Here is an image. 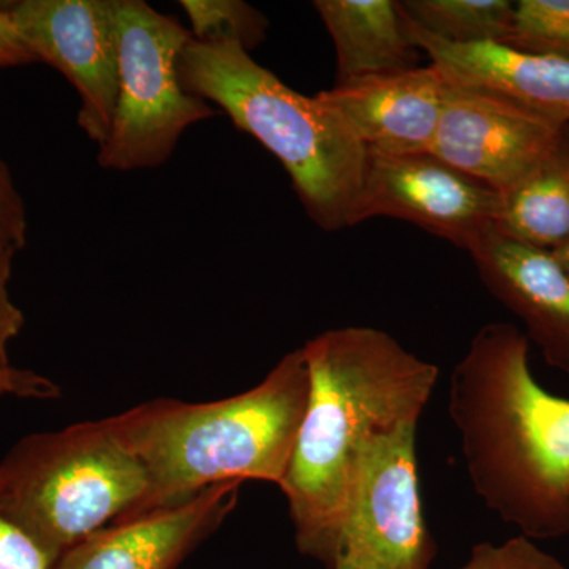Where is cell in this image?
<instances>
[{"instance_id": "obj_1", "label": "cell", "mask_w": 569, "mask_h": 569, "mask_svg": "<svg viewBox=\"0 0 569 569\" xmlns=\"http://www.w3.org/2000/svg\"><path fill=\"white\" fill-rule=\"evenodd\" d=\"M310 392L293 458L280 488L302 556L335 569L340 531L370 445L419 425L438 367L367 326L331 329L302 347Z\"/></svg>"}, {"instance_id": "obj_2", "label": "cell", "mask_w": 569, "mask_h": 569, "mask_svg": "<svg viewBox=\"0 0 569 569\" xmlns=\"http://www.w3.org/2000/svg\"><path fill=\"white\" fill-rule=\"evenodd\" d=\"M529 350L518 326H482L452 370L448 413L475 492L535 541L569 533V399L538 383Z\"/></svg>"}, {"instance_id": "obj_3", "label": "cell", "mask_w": 569, "mask_h": 569, "mask_svg": "<svg viewBox=\"0 0 569 569\" xmlns=\"http://www.w3.org/2000/svg\"><path fill=\"white\" fill-rule=\"evenodd\" d=\"M309 392V367L298 348L241 395L201 403L148 400L108 417L148 481L141 503L123 520L183 503L223 482L253 479L282 488Z\"/></svg>"}, {"instance_id": "obj_4", "label": "cell", "mask_w": 569, "mask_h": 569, "mask_svg": "<svg viewBox=\"0 0 569 569\" xmlns=\"http://www.w3.org/2000/svg\"><path fill=\"white\" fill-rule=\"evenodd\" d=\"M179 74L187 91L222 108L239 130L274 153L313 223L328 233L351 227L367 151L320 93L293 91L233 43L190 40Z\"/></svg>"}, {"instance_id": "obj_5", "label": "cell", "mask_w": 569, "mask_h": 569, "mask_svg": "<svg viewBox=\"0 0 569 569\" xmlns=\"http://www.w3.org/2000/svg\"><path fill=\"white\" fill-rule=\"evenodd\" d=\"M148 481L107 418L21 438L0 460V516L54 563L110 523L129 518Z\"/></svg>"}, {"instance_id": "obj_6", "label": "cell", "mask_w": 569, "mask_h": 569, "mask_svg": "<svg viewBox=\"0 0 569 569\" xmlns=\"http://www.w3.org/2000/svg\"><path fill=\"white\" fill-rule=\"evenodd\" d=\"M119 91L103 170H152L173 156L187 129L216 118L212 104L183 88L179 61L192 40L181 22L142 0H114Z\"/></svg>"}, {"instance_id": "obj_7", "label": "cell", "mask_w": 569, "mask_h": 569, "mask_svg": "<svg viewBox=\"0 0 569 569\" xmlns=\"http://www.w3.org/2000/svg\"><path fill=\"white\" fill-rule=\"evenodd\" d=\"M417 433L418 425L402 426L367 449L348 501L336 567H432L437 548L422 511Z\"/></svg>"}, {"instance_id": "obj_8", "label": "cell", "mask_w": 569, "mask_h": 569, "mask_svg": "<svg viewBox=\"0 0 569 569\" xmlns=\"http://www.w3.org/2000/svg\"><path fill=\"white\" fill-rule=\"evenodd\" d=\"M500 208L497 190L433 153H367L351 227L373 217H392L470 252L496 227Z\"/></svg>"}, {"instance_id": "obj_9", "label": "cell", "mask_w": 569, "mask_h": 569, "mask_svg": "<svg viewBox=\"0 0 569 569\" xmlns=\"http://www.w3.org/2000/svg\"><path fill=\"white\" fill-rule=\"evenodd\" d=\"M7 10L37 61L54 67L77 89L78 126L103 146L119 91L114 0H21Z\"/></svg>"}, {"instance_id": "obj_10", "label": "cell", "mask_w": 569, "mask_h": 569, "mask_svg": "<svg viewBox=\"0 0 569 569\" xmlns=\"http://www.w3.org/2000/svg\"><path fill=\"white\" fill-rule=\"evenodd\" d=\"M567 127L500 93L448 80L430 153L503 193L556 149Z\"/></svg>"}, {"instance_id": "obj_11", "label": "cell", "mask_w": 569, "mask_h": 569, "mask_svg": "<svg viewBox=\"0 0 569 569\" xmlns=\"http://www.w3.org/2000/svg\"><path fill=\"white\" fill-rule=\"evenodd\" d=\"M241 486L223 482L174 507L110 523L63 552L51 569H178L231 515Z\"/></svg>"}, {"instance_id": "obj_12", "label": "cell", "mask_w": 569, "mask_h": 569, "mask_svg": "<svg viewBox=\"0 0 569 569\" xmlns=\"http://www.w3.org/2000/svg\"><path fill=\"white\" fill-rule=\"evenodd\" d=\"M447 86L430 63L340 82L320 96L343 116L367 153L411 156L432 149Z\"/></svg>"}, {"instance_id": "obj_13", "label": "cell", "mask_w": 569, "mask_h": 569, "mask_svg": "<svg viewBox=\"0 0 569 569\" xmlns=\"http://www.w3.org/2000/svg\"><path fill=\"white\" fill-rule=\"evenodd\" d=\"M468 253L489 293L526 326L546 365L569 376V276L553 253L496 227Z\"/></svg>"}, {"instance_id": "obj_14", "label": "cell", "mask_w": 569, "mask_h": 569, "mask_svg": "<svg viewBox=\"0 0 569 569\" xmlns=\"http://www.w3.org/2000/svg\"><path fill=\"white\" fill-rule=\"evenodd\" d=\"M406 20L413 43L449 81L500 93L550 121L569 126V59L497 43L452 44Z\"/></svg>"}, {"instance_id": "obj_15", "label": "cell", "mask_w": 569, "mask_h": 569, "mask_svg": "<svg viewBox=\"0 0 569 569\" xmlns=\"http://www.w3.org/2000/svg\"><path fill=\"white\" fill-rule=\"evenodd\" d=\"M318 17L335 43L337 82L417 69L421 50L395 0H317Z\"/></svg>"}, {"instance_id": "obj_16", "label": "cell", "mask_w": 569, "mask_h": 569, "mask_svg": "<svg viewBox=\"0 0 569 569\" xmlns=\"http://www.w3.org/2000/svg\"><path fill=\"white\" fill-rule=\"evenodd\" d=\"M500 194L501 234L549 252L569 244V126L556 149Z\"/></svg>"}, {"instance_id": "obj_17", "label": "cell", "mask_w": 569, "mask_h": 569, "mask_svg": "<svg viewBox=\"0 0 569 569\" xmlns=\"http://www.w3.org/2000/svg\"><path fill=\"white\" fill-rule=\"evenodd\" d=\"M400 9L419 29L452 44H505L515 20L508 0H406Z\"/></svg>"}, {"instance_id": "obj_18", "label": "cell", "mask_w": 569, "mask_h": 569, "mask_svg": "<svg viewBox=\"0 0 569 569\" xmlns=\"http://www.w3.org/2000/svg\"><path fill=\"white\" fill-rule=\"evenodd\" d=\"M190 36L201 43H233L250 52L263 43L268 18L242 0H182Z\"/></svg>"}, {"instance_id": "obj_19", "label": "cell", "mask_w": 569, "mask_h": 569, "mask_svg": "<svg viewBox=\"0 0 569 569\" xmlns=\"http://www.w3.org/2000/svg\"><path fill=\"white\" fill-rule=\"evenodd\" d=\"M503 47L569 59V0H520Z\"/></svg>"}, {"instance_id": "obj_20", "label": "cell", "mask_w": 569, "mask_h": 569, "mask_svg": "<svg viewBox=\"0 0 569 569\" xmlns=\"http://www.w3.org/2000/svg\"><path fill=\"white\" fill-rule=\"evenodd\" d=\"M459 569H565L556 557L535 545L533 539L519 537L501 545L479 542Z\"/></svg>"}, {"instance_id": "obj_21", "label": "cell", "mask_w": 569, "mask_h": 569, "mask_svg": "<svg viewBox=\"0 0 569 569\" xmlns=\"http://www.w3.org/2000/svg\"><path fill=\"white\" fill-rule=\"evenodd\" d=\"M0 244L9 249H24L28 244V216L9 167L0 160Z\"/></svg>"}, {"instance_id": "obj_22", "label": "cell", "mask_w": 569, "mask_h": 569, "mask_svg": "<svg viewBox=\"0 0 569 569\" xmlns=\"http://www.w3.org/2000/svg\"><path fill=\"white\" fill-rule=\"evenodd\" d=\"M14 250L0 244V367H9L10 346L24 328L26 318L9 291Z\"/></svg>"}, {"instance_id": "obj_23", "label": "cell", "mask_w": 569, "mask_h": 569, "mask_svg": "<svg viewBox=\"0 0 569 569\" xmlns=\"http://www.w3.org/2000/svg\"><path fill=\"white\" fill-rule=\"evenodd\" d=\"M52 560L0 516V569H51Z\"/></svg>"}, {"instance_id": "obj_24", "label": "cell", "mask_w": 569, "mask_h": 569, "mask_svg": "<svg viewBox=\"0 0 569 569\" xmlns=\"http://www.w3.org/2000/svg\"><path fill=\"white\" fill-rule=\"evenodd\" d=\"M62 395L58 383L33 370L0 367V397L29 400H56Z\"/></svg>"}, {"instance_id": "obj_25", "label": "cell", "mask_w": 569, "mask_h": 569, "mask_svg": "<svg viewBox=\"0 0 569 569\" xmlns=\"http://www.w3.org/2000/svg\"><path fill=\"white\" fill-rule=\"evenodd\" d=\"M36 61V56L29 50L20 31L11 20L9 10L0 9V69L26 66V63Z\"/></svg>"}, {"instance_id": "obj_26", "label": "cell", "mask_w": 569, "mask_h": 569, "mask_svg": "<svg viewBox=\"0 0 569 569\" xmlns=\"http://www.w3.org/2000/svg\"><path fill=\"white\" fill-rule=\"evenodd\" d=\"M552 253L553 257L557 258V261L563 266L565 271H567L569 276V244L560 247V249L552 250Z\"/></svg>"}, {"instance_id": "obj_27", "label": "cell", "mask_w": 569, "mask_h": 569, "mask_svg": "<svg viewBox=\"0 0 569 569\" xmlns=\"http://www.w3.org/2000/svg\"><path fill=\"white\" fill-rule=\"evenodd\" d=\"M336 569H351V568L343 567V565H339V567H336Z\"/></svg>"}]
</instances>
